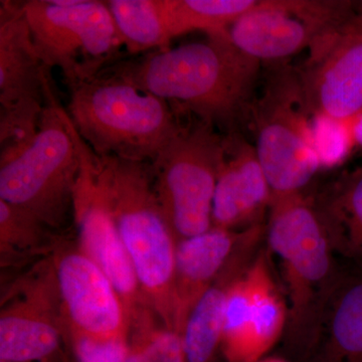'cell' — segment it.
<instances>
[{"label": "cell", "mask_w": 362, "mask_h": 362, "mask_svg": "<svg viewBox=\"0 0 362 362\" xmlns=\"http://www.w3.org/2000/svg\"><path fill=\"white\" fill-rule=\"evenodd\" d=\"M96 168L145 304L166 328L176 331L177 240L157 199L151 166L149 162L96 156Z\"/></svg>", "instance_id": "cell-2"}, {"label": "cell", "mask_w": 362, "mask_h": 362, "mask_svg": "<svg viewBox=\"0 0 362 362\" xmlns=\"http://www.w3.org/2000/svg\"><path fill=\"white\" fill-rule=\"evenodd\" d=\"M352 134L354 143L362 147V112L352 119Z\"/></svg>", "instance_id": "cell-27"}, {"label": "cell", "mask_w": 362, "mask_h": 362, "mask_svg": "<svg viewBox=\"0 0 362 362\" xmlns=\"http://www.w3.org/2000/svg\"><path fill=\"white\" fill-rule=\"evenodd\" d=\"M306 349L315 362H362L361 266H338Z\"/></svg>", "instance_id": "cell-16"}, {"label": "cell", "mask_w": 362, "mask_h": 362, "mask_svg": "<svg viewBox=\"0 0 362 362\" xmlns=\"http://www.w3.org/2000/svg\"><path fill=\"white\" fill-rule=\"evenodd\" d=\"M251 228L242 230L213 228L177 242L175 296L176 331L180 334L197 300L225 270Z\"/></svg>", "instance_id": "cell-17"}, {"label": "cell", "mask_w": 362, "mask_h": 362, "mask_svg": "<svg viewBox=\"0 0 362 362\" xmlns=\"http://www.w3.org/2000/svg\"><path fill=\"white\" fill-rule=\"evenodd\" d=\"M251 106L256 151L273 197L304 192L321 168L299 71L276 64Z\"/></svg>", "instance_id": "cell-6"}, {"label": "cell", "mask_w": 362, "mask_h": 362, "mask_svg": "<svg viewBox=\"0 0 362 362\" xmlns=\"http://www.w3.org/2000/svg\"><path fill=\"white\" fill-rule=\"evenodd\" d=\"M20 299L0 315V361H47L61 349L66 332L54 275L25 285Z\"/></svg>", "instance_id": "cell-14"}, {"label": "cell", "mask_w": 362, "mask_h": 362, "mask_svg": "<svg viewBox=\"0 0 362 362\" xmlns=\"http://www.w3.org/2000/svg\"><path fill=\"white\" fill-rule=\"evenodd\" d=\"M269 211L267 243L280 259L287 289L286 337L306 349L339 265L314 195L273 197Z\"/></svg>", "instance_id": "cell-5"}, {"label": "cell", "mask_w": 362, "mask_h": 362, "mask_svg": "<svg viewBox=\"0 0 362 362\" xmlns=\"http://www.w3.org/2000/svg\"><path fill=\"white\" fill-rule=\"evenodd\" d=\"M207 35L115 66L145 92L230 130L251 109L261 62L240 51L228 30Z\"/></svg>", "instance_id": "cell-1"}, {"label": "cell", "mask_w": 362, "mask_h": 362, "mask_svg": "<svg viewBox=\"0 0 362 362\" xmlns=\"http://www.w3.org/2000/svg\"><path fill=\"white\" fill-rule=\"evenodd\" d=\"M226 140V158L214 192L213 226L242 230L261 225L273 192L256 147L237 135H228Z\"/></svg>", "instance_id": "cell-15"}, {"label": "cell", "mask_w": 362, "mask_h": 362, "mask_svg": "<svg viewBox=\"0 0 362 362\" xmlns=\"http://www.w3.org/2000/svg\"><path fill=\"white\" fill-rule=\"evenodd\" d=\"M171 40L185 33L223 32L258 4V0H161Z\"/></svg>", "instance_id": "cell-21"}, {"label": "cell", "mask_w": 362, "mask_h": 362, "mask_svg": "<svg viewBox=\"0 0 362 362\" xmlns=\"http://www.w3.org/2000/svg\"><path fill=\"white\" fill-rule=\"evenodd\" d=\"M352 119L334 120L313 116V133L321 168L337 165L356 145L352 134Z\"/></svg>", "instance_id": "cell-25"}, {"label": "cell", "mask_w": 362, "mask_h": 362, "mask_svg": "<svg viewBox=\"0 0 362 362\" xmlns=\"http://www.w3.org/2000/svg\"><path fill=\"white\" fill-rule=\"evenodd\" d=\"M259 362H285L284 361H282V359L279 358H267V359H262V361H259Z\"/></svg>", "instance_id": "cell-30"}, {"label": "cell", "mask_w": 362, "mask_h": 362, "mask_svg": "<svg viewBox=\"0 0 362 362\" xmlns=\"http://www.w3.org/2000/svg\"><path fill=\"white\" fill-rule=\"evenodd\" d=\"M356 20L362 25V2L359 4V11L358 13L356 14Z\"/></svg>", "instance_id": "cell-29"}, {"label": "cell", "mask_w": 362, "mask_h": 362, "mask_svg": "<svg viewBox=\"0 0 362 362\" xmlns=\"http://www.w3.org/2000/svg\"><path fill=\"white\" fill-rule=\"evenodd\" d=\"M77 362H126L131 346L128 338L99 339L69 333Z\"/></svg>", "instance_id": "cell-26"}, {"label": "cell", "mask_w": 362, "mask_h": 362, "mask_svg": "<svg viewBox=\"0 0 362 362\" xmlns=\"http://www.w3.org/2000/svg\"><path fill=\"white\" fill-rule=\"evenodd\" d=\"M52 242V230L23 209L0 199L1 262L37 252Z\"/></svg>", "instance_id": "cell-23"}, {"label": "cell", "mask_w": 362, "mask_h": 362, "mask_svg": "<svg viewBox=\"0 0 362 362\" xmlns=\"http://www.w3.org/2000/svg\"><path fill=\"white\" fill-rule=\"evenodd\" d=\"M226 149V137L197 117L180 124L150 163L157 199L177 242L214 228V192Z\"/></svg>", "instance_id": "cell-7"}, {"label": "cell", "mask_w": 362, "mask_h": 362, "mask_svg": "<svg viewBox=\"0 0 362 362\" xmlns=\"http://www.w3.org/2000/svg\"><path fill=\"white\" fill-rule=\"evenodd\" d=\"M80 171L74 192L73 221L78 247L102 271L122 298L130 321L145 304L139 283L98 180L96 154L76 131Z\"/></svg>", "instance_id": "cell-11"}, {"label": "cell", "mask_w": 362, "mask_h": 362, "mask_svg": "<svg viewBox=\"0 0 362 362\" xmlns=\"http://www.w3.org/2000/svg\"><path fill=\"white\" fill-rule=\"evenodd\" d=\"M0 362H9V361H0Z\"/></svg>", "instance_id": "cell-31"}, {"label": "cell", "mask_w": 362, "mask_h": 362, "mask_svg": "<svg viewBox=\"0 0 362 362\" xmlns=\"http://www.w3.org/2000/svg\"><path fill=\"white\" fill-rule=\"evenodd\" d=\"M299 71L313 116L349 120L362 112V25L356 20L321 37Z\"/></svg>", "instance_id": "cell-13"}, {"label": "cell", "mask_w": 362, "mask_h": 362, "mask_svg": "<svg viewBox=\"0 0 362 362\" xmlns=\"http://www.w3.org/2000/svg\"><path fill=\"white\" fill-rule=\"evenodd\" d=\"M265 250H259L247 270L250 299L246 309L244 337L230 362H259L286 332L287 300L271 272Z\"/></svg>", "instance_id": "cell-19"}, {"label": "cell", "mask_w": 362, "mask_h": 362, "mask_svg": "<svg viewBox=\"0 0 362 362\" xmlns=\"http://www.w3.org/2000/svg\"><path fill=\"white\" fill-rule=\"evenodd\" d=\"M52 271L66 333L99 339L128 338L131 321L122 298L78 245L59 250Z\"/></svg>", "instance_id": "cell-12"}, {"label": "cell", "mask_w": 362, "mask_h": 362, "mask_svg": "<svg viewBox=\"0 0 362 362\" xmlns=\"http://www.w3.org/2000/svg\"><path fill=\"white\" fill-rule=\"evenodd\" d=\"M150 309H144L131 320L135 327V339L132 346L142 354L145 362H187L180 333L165 326L156 328L149 323Z\"/></svg>", "instance_id": "cell-24"}, {"label": "cell", "mask_w": 362, "mask_h": 362, "mask_svg": "<svg viewBox=\"0 0 362 362\" xmlns=\"http://www.w3.org/2000/svg\"><path fill=\"white\" fill-rule=\"evenodd\" d=\"M335 254L362 267V166L314 195Z\"/></svg>", "instance_id": "cell-20"}, {"label": "cell", "mask_w": 362, "mask_h": 362, "mask_svg": "<svg viewBox=\"0 0 362 362\" xmlns=\"http://www.w3.org/2000/svg\"><path fill=\"white\" fill-rule=\"evenodd\" d=\"M264 226L250 228L230 263L214 284L197 300L188 314L180 335L187 362H211L221 346L226 300L233 283L247 270L261 250Z\"/></svg>", "instance_id": "cell-18"}, {"label": "cell", "mask_w": 362, "mask_h": 362, "mask_svg": "<svg viewBox=\"0 0 362 362\" xmlns=\"http://www.w3.org/2000/svg\"><path fill=\"white\" fill-rule=\"evenodd\" d=\"M69 89L66 114L97 156L151 163L180 129L173 105L140 89L115 66Z\"/></svg>", "instance_id": "cell-3"}, {"label": "cell", "mask_w": 362, "mask_h": 362, "mask_svg": "<svg viewBox=\"0 0 362 362\" xmlns=\"http://www.w3.org/2000/svg\"><path fill=\"white\" fill-rule=\"evenodd\" d=\"M130 354L129 356H128L127 359H126V362H145L139 350L136 349V347L132 346V345H130Z\"/></svg>", "instance_id": "cell-28"}, {"label": "cell", "mask_w": 362, "mask_h": 362, "mask_svg": "<svg viewBox=\"0 0 362 362\" xmlns=\"http://www.w3.org/2000/svg\"><path fill=\"white\" fill-rule=\"evenodd\" d=\"M106 4L130 54L168 47L171 39L161 0H110Z\"/></svg>", "instance_id": "cell-22"}, {"label": "cell", "mask_w": 362, "mask_h": 362, "mask_svg": "<svg viewBox=\"0 0 362 362\" xmlns=\"http://www.w3.org/2000/svg\"><path fill=\"white\" fill-rule=\"evenodd\" d=\"M78 171L75 128L52 94L35 135L0 151V199L58 230L73 218Z\"/></svg>", "instance_id": "cell-4"}, {"label": "cell", "mask_w": 362, "mask_h": 362, "mask_svg": "<svg viewBox=\"0 0 362 362\" xmlns=\"http://www.w3.org/2000/svg\"><path fill=\"white\" fill-rule=\"evenodd\" d=\"M0 4V145L6 149L35 135L54 92L23 4Z\"/></svg>", "instance_id": "cell-9"}, {"label": "cell", "mask_w": 362, "mask_h": 362, "mask_svg": "<svg viewBox=\"0 0 362 362\" xmlns=\"http://www.w3.org/2000/svg\"><path fill=\"white\" fill-rule=\"evenodd\" d=\"M40 58L58 68L69 87L95 77L124 47L106 1L30 0L21 2Z\"/></svg>", "instance_id": "cell-8"}, {"label": "cell", "mask_w": 362, "mask_h": 362, "mask_svg": "<svg viewBox=\"0 0 362 362\" xmlns=\"http://www.w3.org/2000/svg\"><path fill=\"white\" fill-rule=\"evenodd\" d=\"M350 1L258 0L228 28L233 44L259 62L284 61L356 16Z\"/></svg>", "instance_id": "cell-10"}]
</instances>
